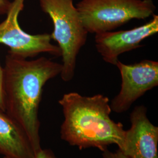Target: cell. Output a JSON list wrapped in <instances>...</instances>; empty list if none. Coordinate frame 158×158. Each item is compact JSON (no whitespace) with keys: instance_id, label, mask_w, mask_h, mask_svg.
<instances>
[{"instance_id":"cell-1","label":"cell","mask_w":158,"mask_h":158,"mask_svg":"<svg viewBox=\"0 0 158 158\" xmlns=\"http://www.w3.org/2000/svg\"><path fill=\"white\" fill-rule=\"evenodd\" d=\"M62 64L45 57L28 60L8 53L3 68L5 112L23 130L35 153L42 149L38 112L46 83L60 74Z\"/></svg>"},{"instance_id":"cell-2","label":"cell","mask_w":158,"mask_h":158,"mask_svg":"<svg viewBox=\"0 0 158 158\" xmlns=\"http://www.w3.org/2000/svg\"><path fill=\"white\" fill-rule=\"evenodd\" d=\"M58 102L64 118L60 128L62 140L80 149L96 148L103 152L111 145H117L119 150L123 148L126 130L121 123L111 118L107 97L70 92Z\"/></svg>"},{"instance_id":"cell-3","label":"cell","mask_w":158,"mask_h":158,"mask_svg":"<svg viewBox=\"0 0 158 158\" xmlns=\"http://www.w3.org/2000/svg\"><path fill=\"white\" fill-rule=\"evenodd\" d=\"M42 11L52 21V40L61 51L62 70L61 78L65 82L73 79L77 57L85 45L88 32L85 28L73 0H39Z\"/></svg>"},{"instance_id":"cell-4","label":"cell","mask_w":158,"mask_h":158,"mask_svg":"<svg viewBox=\"0 0 158 158\" xmlns=\"http://www.w3.org/2000/svg\"><path fill=\"white\" fill-rule=\"evenodd\" d=\"M81 23L88 33L112 31L133 19L153 15L152 0H81L76 5Z\"/></svg>"},{"instance_id":"cell-5","label":"cell","mask_w":158,"mask_h":158,"mask_svg":"<svg viewBox=\"0 0 158 158\" xmlns=\"http://www.w3.org/2000/svg\"><path fill=\"white\" fill-rule=\"evenodd\" d=\"M24 1L14 0L6 18L0 23V44L10 48L9 54L23 59L34 57L41 53L61 56L59 47L51 43L50 34L31 35L21 28L18 18L23 8Z\"/></svg>"},{"instance_id":"cell-6","label":"cell","mask_w":158,"mask_h":158,"mask_svg":"<svg viewBox=\"0 0 158 158\" xmlns=\"http://www.w3.org/2000/svg\"><path fill=\"white\" fill-rule=\"evenodd\" d=\"M115 66L121 76V87L118 94L111 102V110L124 113L132 104L158 85V62L143 60L126 64L118 60Z\"/></svg>"},{"instance_id":"cell-7","label":"cell","mask_w":158,"mask_h":158,"mask_svg":"<svg viewBox=\"0 0 158 158\" xmlns=\"http://www.w3.org/2000/svg\"><path fill=\"white\" fill-rule=\"evenodd\" d=\"M140 27L119 31L95 34V46L106 62L116 64L121 55L142 47L141 42L158 32V16Z\"/></svg>"},{"instance_id":"cell-8","label":"cell","mask_w":158,"mask_h":158,"mask_svg":"<svg viewBox=\"0 0 158 158\" xmlns=\"http://www.w3.org/2000/svg\"><path fill=\"white\" fill-rule=\"evenodd\" d=\"M131 125L125 131L120 151L129 158H158V127L151 123L147 108L138 106L130 114Z\"/></svg>"},{"instance_id":"cell-9","label":"cell","mask_w":158,"mask_h":158,"mask_svg":"<svg viewBox=\"0 0 158 158\" xmlns=\"http://www.w3.org/2000/svg\"><path fill=\"white\" fill-rule=\"evenodd\" d=\"M0 155L10 158H35V152L23 130L0 111Z\"/></svg>"},{"instance_id":"cell-10","label":"cell","mask_w":158,"mask_h":158,"mask_svg":"<svg viewBox=\"0 0 158 158\" xmlns=\"http://www.w3.org/2000/svg\"><path fill=\"white\" fill-rule=\"evenodd\" d=\"M102 158H129L125 155L119 149H118L116 152H111L108 149L102 152Z\"/></svg>"},{"instance_id":"cell-11","label":"cell","mask_w":158,"mask_h":158,"mask_svg":"<svg viewBox=\"0 0 158 158\" xmlns=\"http://www.w3.org/2000/svg\"><path fill=\"white\" fill-rule=\"evenodd\" d=\"M3 77L4 70L0 64V111L5 112V107L3 97Z\"/></svg>"},{"instance_id":"cell-12","label":"cell","mask_w":158,"mask_h":158,"mask_svg":"<svg viewBox=\"0 0 158 158\" xmlns=\"http://www.w3.org/2000/svg\"><path fill=\"white\" fill-rule=\"evenodd\" d=\"M35 158H58L53 152L49 149H41L36 153Z\"/></svg>"},{"instance_id":"cell-13","label":"cell","mask_w":158,"mask_h":158,"mask_svg":"<svg viewBox=\"0 0 158 158\" xmlns=\"http://www.w3.org/2000/svg\"><path fill=\"white\" fill-rule=\"evenodd\" d=\"M11 4V2L9 0H0V14H6Z\"/></svg>"},{"instance_id":"cell-14","label":"cell","mask_w":158,"mask_h":158,"mask_svg":"<svg viewBox=\"0 0 158 158\" xmlns=\"http://www.w3.org/2000/svg\"><path fill=\"white\" fill-rule=\"evenodd\" d=\"M3 158H8V157H4Z\"/></svg>"}]
</instances>
